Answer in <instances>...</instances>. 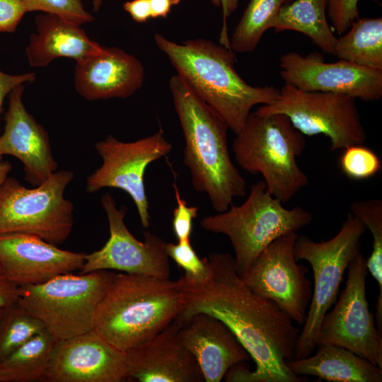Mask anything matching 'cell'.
<instances>
[{
  "mask_svg": "<svg viewBox=\"0 0 382 382\" xmlns=\"http://www.w3.org/2000/svg\"><path fill=\"white\" fill-rule=\"evenodd\" d=\"M296 232L283 235L268 245L241 277L260 296L273 301L294 322L303 325L313 294L308 269L294 254Z\"/></svg>",
  "mask_w": 382,
  "mask_h": 382,
  "instance_id": "obj_13",
  "label": "cell"
},
{
  "mask_svg": "<svg viewBox=\"0 0 382 382\" xmlns=\"http://www.w3.org/2000/svg\"><path fill=\"white\" fill-rule=\"evenodd\" d=\"M35 73H25L18 75L8 74L0 69V115L2 112L3 103L7 95L21 85L32 83L35 80Z\"/></svg>",
  "mask_w": 382,
  "mask_h": 382,
  "instance_id": "obj_36",
  "label": "cell"
},
{
  "mask_svg": "<svg viewBox=\"0 0 382 382\" xmlns=\"http://www.w3.org/2000/svg\"><path fill=\"white\" fill-rule=\"evenodd\" d=\"M36 32L25 48L32 67H44L59 57L76 62L99 52L103 46L91 40L79 25L45 13L35 17Z\"/></svg>",
  "mask_w": 382,
  "mask_h": 382,
  "instance_id": "obj_22",
  "label": "cell"
},
{
  "mask_svg": "<svg viewBox=\"0 0 382 382\" xmlns=\"http://www.w3.org/2000/svg\"><path fill=\"white\" fill-rule=\"evenodd\" d=\"M123 8L137 23H146L151 18L150 0H132L125 2Z\"/></svg>",
  "mask_w": 382,
  "mask_h": 382,
  "instance_id": "obj_38",
  "label": "cell"
},
{
  "mask_svg": "<svg viewBox=\"0 0 382 382\" xmlns=\"http://www.w3.org/2000/svg\"><path fill=\"white\" fill-rule=\"evenodd\" d=\"M255 111L286 115L304 136L325 135L331 151L363 144L366 137L356 99L345 94L303 91L285 83L277 100Z\"/></svg>",
  "mask_w": 382,
  "mask_h": 382,
  "instance_id": "obj_10",
  "label": "cell"
},
{
  "mask_svg": "<svg viewBox=\"0 0 382 382\" xmlns=\"http://www.w3.org/2000/svg\"><path fill=\"white\" fill-rule=\"evenodd\" d=\"M23 91L24 85H21L9 94L4 131L0 134V155L18 158L23 165L25 181L36 187L57 170V162L47 132L23 105Z\"/></svg>",
  "mask_w": 382,
  "mask_h": 382,
  "instance_id": "obj_19",
  "label": "cell"
},
{
  "mask_svg": "<svg viewBox=\"0 0 382 382\" xmlns=\"http://www.w3.org/2000/svg\"><path fill=\"white\" fill-rule=\"evenodd\" d=\"M127 378L126 352L92 329L57 340L43 381L121 382Z\"/></svg>",
  "mask_w": 382,
  "mask_h": 382,
  "instance_id": "obj_16",
  "label": "cell"
},
{
  "mask_svg": "<svg viewBox=\"0 0 382 382\" xmlns=\"http://www.w3.org/2000/svg\"><path fill=\"white\" fill-rule=\"evenodd\" d=\"M181 337L206 382H220L232 367L250 357L228 326L207 313L193 315L183 325Z\"/></svg>",
  "mask_w": 382,
  "mask_h": 382,
  "instance_id": "obj_21",
  "label": "cell"
},
{
  "mask_svg": "<svg viewBox=\"0 0 382 382\" xmlns=\"http://www.w3.org/2000/svg\"><path fill=\"white\" fill-rule=\"evenodd\" d=\"M74 176L71 170H56L33 188L8 177L0 187V235L25 233L57 245L65 242L74 207L64 194Z\"/></svg>",
  "mask_w": 382,
  "mask_h": 382,
  "instance_id": "obj_9",
  "label": "cell"
},
{
  "mask_svg": "<svg viewBox=\"0 0 382 382\" xmlns=\"http://www.w3.org/2000/svg\"><path fill=\"white\" fill-rule=\"evenodd\" d=\"M366 231L364 224L349 213L340 231L328 241L316 242L306 236L297 238L294 254L311 266L313 289L303 328L298 337L294 359L310 356L318 345L323 318L336 301L343 275L360 252V241Z\"/></svg>",
  "mask_w": 382,
  "mask_h": 382,
  "instance_id": "obj_7",
  "label": "cell"
},
{
  "mask_svg": "<svg viewBox=\"0 0 382 382\" xmlns=\"http://www.w3.org/2000/svg\"><path fill=\"white\" fill-rule=\"evenodd\" d=\"M294 0H250L229 39L234 52H251L280 9Z\"/></svg>",
  "mask_w": 382,
  "mask_h": 382,
  "instance_id": "obj_27",
  "label": "cell"
},
{
  "mask_svg": "<svg viewBox=\"0 0 382 382\" xmlns=\"http://www.w3.org/2000/svg\"><path fill=\"white\" fill-rule=\"evenodd\" d=\"M335 56L358 65L382 70V18H357L337 38Z\"/></svg>",
  "mask_w": 382,
  "mask_h": 382,
  "instance_id": "obj_25",
  "label": "cell"
},
{
  "mask_svg": "<svg viewBox=\"0 0 382 382\" xmlns=\"http://www.w3.org/2000/svg\"><path fill=\"white\" fill-rule=\"evenodd\" d=\"M180 2V0H150L151 18H166L170 12L171 7Z\"/></svg>",
  "mask_w": 382,
  "mask_h": 382,
  "instance_id": "obj_40",
  "label": "cell"
},
{
  "mask_svg": "<svg viewBox=\"0 0 382 382\" xmlns=\"http://www.w3.org/2000/svg\"><path fill=\"white\" fill-rule=\"evenodd\" d=\"M2 161V156L0 155V161Z\"/></svg>",
  "mask_w": 382,
  "mask_h": 382,
  "instance_id": "obj_46",
  "label": "cell"
},
{
  "mask_svg": "<svg viewBox=\"0 0 382 382\" xmlns=\"http://www.w3.org/2000/svg\"><path fill=\"white\" fill-rule=\"evenodd\" d=\"M0 274H3V273H2V270H1V265H0Z\"/></svg>",
  "mask_w": 382,
  "mask_h": 382,
  "instance_id": "obj_45",
  "label": "cell"
},
{
  "mask_svg": "<svg viewBox=\"0 0 382 382\" xmlns=\"http://www.w3.org/2000/svg\"><path fill=\"white\" fill-rule=\"evenodd\" d=\"M26 13L20 0H0V32H14Z\"/></svg>",
  "mask_w": 382,
  "mask_h": 382,
  "instance_id": "obj_35",
  "label": "cell"
},
{
  "mask_svg": "<svg viewBox=\"0 0 382 382\" xmlns=\"http://www.w3.org/2000/svg\"><path fill=\"white\" fill-rule=\"evenodd\" d=\"M154 41L177 74L236 134L255 105L272 103L279 96L274 86H253L244 81L235 68L234 52L221 44L204 38L178 43L161 33L154 35Z\"/></svg>",
  "mask_w": 382,
  "mask_h": 382,
  "instance_id": "obj_3",
  "label": "cell"
},
{
  "mask_svg": "<svg viewBox=\"0 0 382 382\" xmlns=\"http://www.w3.org/2000/svg\"><path fill=\"white\" fill-rule=\"evenodd\" d=\"M313 220L301 207L286 209L267 190L263 180L253 184L246 200L226 211L204 218L202 228L226 236L235 253L238 274L242 277L261 252L277 238L296 232Z\"/></svg>",
  "mask_w": 382,
  "mask_h": 382,
  "instance_id": "obj_6",
  "label": "cell"
},
{
  "mask_svg": "<svg viewBox=\"0 0 382 382\" xmlns=\"http://www.w3.org/2000/svg\"><path fill=\"white\" fill-rule=\"evenodd\" d=\"M86 255L60 249L33 235H0L2 273L20 286L40 284L59 274L81 270Z\"/></svg>",
  "mask_w": 382,
  "mask_h": 382,
  "instance_id": "obj_17",
  "label": "cell"
},
{
  "mask_svg": "<svg viewBox=\"0 0 382 382\" xmlns=\"http://www.w3.org/2000/svg\"><path fill=\"white\" fill-rule=\"evenodd\" d=\"M0 382H4V376L1 370V363H0Z\"/></svg>",
  "mask_w": 382,
  "mask_h": 382,
  "instance_id": "obj_43",
  "label": "cell"
},
{
  "mask_svg": "<svg viewBox=\"0 0 382 382\" xmlns=\"http://www.w3.org/2000/svg\"><path fill=\"white\" fill-rule=\"evenodd\" d=\"M45 330L44 325L18 303L4 308L0 322V362Z\"/></svg>",
  "mask_w": 382,
  "mask_h": 382,
  "instance_id": "obj_29",
  "label": "cell"
},
{
  "mask_svg": "<svg viewBox=\"0 0 382 382\" xmlns=\"http://www.w3.org/2000/svg\"><path fill=\"white\" fill-rule=\"evenodd\" d=\"M168 85L185 139L183 163L192 187L207 194L216 212H223L234 198L246 193L245 179L231 158L228 126L179 75L172 76Z\"/></svg>",
  "mask_w": 382,
  "mask_h": 382,
  "instance_id": "obj_2",
  "label": "cell"
},
{
  "mask_svg": "<svg viewBox=\"0 0 382 382\" xmlns=\"http://www.w3.org/2000/svg\"><path fill=\"white\" fill-rule=\"evenodd\" d=\"M279 67L285 83L303 91L341 93L366 102L382 97V70L344 59L325 62L318 52L303 57L296 52L283 54Z\"/></svg>",
  "mask_w": 382,
  "mask_h": 382,
  "instance_id": "obj_15",
  "label": "cell"
},
{
  "mask_svg": "<svg viewBox=\"0 0 382 382\" xmlns=\"http://www.w3.org/2000/svg\"><path fill=\"white\" fill-rule=\"evenodd\" d=\"M167 253L169 258L173 260L177 265L184 270L183 276L188 280L201 283L209 278L210 266L208 259L199 257L190 239L178 241L177 243H168Z\"/></svg>",
  "mask_w": 382,
  "mask_h": 382,
  "instance_id": "obj_31",
  "label": "cell"
},
{
  "mask_svg": "<svg viewBox=\"0 0 382 382\" xmlns=\"http://www.w3.org/2000/svg\"><path fill=\"white\" fill-rule=\"evenodd\" d=\"M318 347L313 355L287 361L289 369L298 376H313L327 381H382V369L347 349L330 344Z\"/></svg>",
  "mask_w": 382,
  "mask_h": 382,
  "instance_id": "obj_23",
  "label": "cell"
},
{
  "mask_svg": "<svg viewBox=\"0 0 382 382\" xmlns=\"http://www.w3.org/2000/svg\"><path fill=\"white\" fill-rule=\"evenodd\" d=\"M101 204L109 224L110 237L98 250L86 255L80 274L98 270H115L170 279L167 242L144 232V240H137L125 224L127 209H118L112 196L105 193Z\"/></svg>",
  "mask_w": 382,
  "mask_h": 382,
  "instance_id": "obj_14",
  "label": "cell"
},
{
  "mask_svg": "<svg viewBox=\"0 0 382 382\" xmlns=\"http://www.w3.org/2000/svg\"><path fill=\"white\" fill-rule=\"evenodd\" d=\"M144 79L141 62L119 47H103L76 62L75 89L88 100L128 98L141 88Z\"/></svg>",
  "mask_w": 382,
  "mask_h": 382,
  "instance_id": "obj_20",
  "label": "cell"
},
{
  "mask_svg": "<svg viewBox=\"0 0 382 382\" xmlns=\"http://www.w3.org/2000/svg\"><path fill=\"white\" fill-rule=\"evenodd\" d=\"M210 274L196 283L180 277L183 306L177 318L184 325L197 313L220 319L235 335L255 364L253 371L243 363L232 367L226 381L305 382L286 362L294 359L300 333L294 320L276 303L255 293L238 274L234 258L214 253L208 257Z\"/></svg>",
  "mask_w": 382,
  "mask_h": 382,
  "instance_id": "obj_1",
  "label": "cell"
},
{
  "mask_svg": "<svg viewBox=\"0 0 382 382\" xmlns=\"http://www.w3.org/2000/svg\"><path fill=\"white\" fill-rule=\"evenodd\" d=\"M170 168L174 176L173 187L177 202L173 212V230L178 241L190 240L192 231V221L197 216L198 207L187 206L186 201L181 197L176 183L177 173L171 166Z\"/></svg>",
  "mask_w": 382,
  "mask_h": 382,
  "instance_id": "obj_33",
  "label": "cell"
},
{
  "mask_svg": "<svg viewBox=\"0 0 382 382\" xmlns=\"http://www.w3.org/2000/svg\"><path fill=\"white\" fill-rule=\"evenodd\" d=\"M347 270L346 286L321 323L318 345L342 347L382 369V332L369 310L366 295L369 271L362 253L357 254Z\"/></svg>",
  "mask_w": 382,
  "mask_h": 382,
  "instance_id": "obj_11",
  "label": "cell"
},
{
  "mask_svg": "<svg viewBox=\"0 0 382 382\" xmlns=\"http://www.w3.org/2000/svg\"><path fill=\"white\" fill-rule=\"evenodd\" d=\"M216 6H221L223 12L222 28L219 36V44L230 48V41L227 30V18L237 8L238 0H212Z\"/></svg>",
  "mask_w": 382,
  "mask_h": 382,
  "instance_id": "obj_39",
  "label": "cell"
},
{
  "mask_svg": "<svg viewBox=\"0 0 382 382\" xmlns=\"http://www.w3.org/2000/svg\"><path fill=\"white\" fill-rule=\"evenodd\" d=\"M351 213L369 230L372 236V250L366 260L369 272L377 282L379 294L376 304L378 329L382 330V200L371 199L357 201L350 206Z\"/></svg>",
  "mask_w": 382,
  "mask_h": 382,
  "instance_id": "obj_28",
  "label": "cell"
},
{
  "mask_svg": "<svg viewBox=\"0 0 382 382\" xmlns=\"http://www.w3.org/2000/svg\"><path fill=\"white\" fill-rule=\"evenodd\" d=\"M306 146L305 136L286 115L255 110L236 134L233 151L241 168L260 174L267 191L286 203L308 183L297 162Z\"/></svg>",
  "mask_w": 382,
  "mask_h": 382,
  "instance_id": "obj_5",
  "label": "cell"
},
{
  "mask_svg": "<svg viewBox=\"0 0 382 382\" xmlns=\"http://www.w3.org/2000/svg\"><path fill=\"white\" fill-rule=\"evenodd\" d=\"M114 274L111 270L70 272L40 284L21 286L18 303L57 340L69 338L93 329L97 308Z\"/></svg>",
  "mask_w": 382,
  "mask_h": 382,
  "instance_id": "obj_8",
  "label": "cell"
},
{
  "mask_svg": "<svg viewBox=\"0 0 382 382\" xmlns=\"http://www.w3.org/2000/svg\"><path fill=\"white\" fill-rule=\"evenodd\" d=\"M339 165L342 172L354 180L369 179L381 169V161L377 154L362 144L344 149Z\"/></svg>",
  "mask_w": 382,
  "mask_h": 382,
  "instance_id": "obj_30",
  "label": "cell"
},
{
  "mask_svg": "<svg viewBox=\"0 0 382 382\" xmlns=\"http://www.w3.org/2000/svg\"><path fill=\"white\" fill-rule=\"evenodd\" d=\"M103 163L87 177L86 190L94 193L105 187L127 192L136 205L144 228L150 226L149 205L144 185L148 166L166 156L172 144L160 128L154 134L131 142L108 135L95 144Z\"/></svg>",
  "mask_w": 382,
  "mask_h": 382,
  "instance_id": "obj_12",
  "label": "cell"
},
{
  "mask_svg": "<svg viewBox=\"0 0 382 382\" xmlns=\"http://www.w3.org/2000/svg\"><path fill=\"white\" fill-rule=\"evenodd\" d=\"M57 341L45 330L11 352L0 362L4 382L43 381Z\"/></svg>",
  "mask_w": 382,
  "mask_h": 382,
  "instance_id": "obj_26",
  "label": "cell"
},
{
  "mask_svg": "<svg viewBox=\"0 0 382 382\" xmlns=\"http://www.w3.org/2000/svg\"><path fill=\"white\" fill-rule=\"evenodd\" d=\"M28 12L40 11L56 15L81 25L92 22L94 17L86 11L82 0H20Z\"/></svg>",
  "mask_w": 382,
  "mask_h": 382,
  "instance_id": "obj_32",
  "label": "cell"
},
{
  "mask_svg": "<svg viewBox=\"0 0 382 382\" xmlns=\"http://www.w3.org/2000/svg\"><path fill=\"white\" fill-rule=\"evenodd\" d=\"M183 291L176 280L115 273L100 302L93 329L127 352L157 334L180 315Z\"/></svg>",
  "mask_w": 382,
  "mask_h": 382,
  "instance_id": "obj_4",
  "label": "cell"
},
{
  "mask_svg": "<svg viewBox=\"0 0 382 382\" xmlns=\"http://www.w3.org/2000/svg\"><path fill=\"white\" fill-rule=\"evenodd\" d=\"M11 164L8 161H0V187L8 178V175L11 170Z\"/></svg>",
  "mask_w": 382,
  "mask_h": 382,
  "instance_id": "obj_41",
  "label": "cell"
},
{
  "mask_svg": "<svg viewBox=\"0 0 382 382\" xmlns=\"http://www.w3.org/2000/svg\"><path fill=\"white\" fill-rule=\"evenodd\" d=\"M175 318L144 343L127 351L128 376L140 382L204 381L200 369L181 337Z\"/></svg>",
  "mask_w": 382,
  "mask_h": 382,
  "instance_id": "obj_18",
  "label": "cell"
},
{
  "mask_svg": "<svg viewBox=\"0 0 382 382\" xmlns=\"http://www.w3.org/2000/svg\"><path fill=\"white\" fill-rule=\"evenodd\" d=\"M359 0H326V11L338 35L345 33L359 18Z\"/></svg>",
  "mask_w": 382,
  "mask_h": 382,
  "instance_id": "obj_34",
  "label": "cell"
},
{
  "mask_svg": "<svg viewBox=\"0 0 382 382\" xmlns=\"http://www.w3.org/2000/svg\"><path fill=\"white\" fill-rule=\"evenodd\" d=\"M270 28L303 33L324 52L335 55L337 37L326 18V0H294L280 9Z\"/></svg>",
  "mask_w": 382,
  "mask_h": 382,
  "instance_id": "obj_24",
  "label": "cell"
},
{
  "mask_svg": "<svg viewBox=\"0 0 382 382\" xmlns=\"http://www.w3.org/2000/svg\"><path fill=\"white\" fill-rule=\"evenodd\" d=\"M4 308H0V322L3 316Z\"/></svg>",
  "mask_w": 382,
  "mask_h": 382,
  "instance_id": "obj_44",
  "label": "cell"
},
{
  "mask_svg": "<svg viewBox=\"0 0 382 382\" xmlns=\"http://www.w3.org/2000/svg\"><path fill=\"white\" fill-rule=\"evenodd\" d=\"M22 291L21 286L11 282L4 274H0V308L18 303Z\"/></svg>",
  "mask_w": 382,
  "mask_h": 382,
  "instance_id": "obj_37",
  "label": "cell"
},
{
  "mask_svg": "<svg viewBox=\"0 0 382 382\" xmlns=\"http://www.w3.org/2000/svg\"><path fill=\"white\" fill-rule=\"evenodd\" d=\"M101 4H102V0H93V11H98L100 8Z\"/></svg>",
  "mask_w": 382,
  "mask_h": 382,
  "instance_id": "obj_42",
  "label": "cell"
}]
</instances>
